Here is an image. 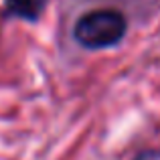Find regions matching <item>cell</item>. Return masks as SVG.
I'll use <instances>...</instances> for the list:
<instances>
[{"label": "cell", "mask_w": 160, "mask_h": 160, "mask_svg": "<svg viewBox=\"0 0 160 160\" xmlns=\"http://www.w3.org/2000/svg\"><path fill=\"white\" fill-rule=\"evenodd\" d=\"M128 31V20L113 8H98L79 16L73 27V37L85 49L113 47L124 39Z\"/></svg>", "instance_id": "1"}, {"label": "cell", "mask_w": 160, "mask_h": 160, "mask_svg": "<svg viewBox=\"0 0 160 160\" xmlns=\"http://www.w3.org/2000/svg\"><path fill=\"white\" fill-rule=\"evenodd\" d=\"M47 6V0H6V8L10 14L24 20H35Z\"/></svg>", "instance_id": "2"}]
</instances>
